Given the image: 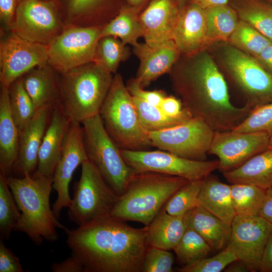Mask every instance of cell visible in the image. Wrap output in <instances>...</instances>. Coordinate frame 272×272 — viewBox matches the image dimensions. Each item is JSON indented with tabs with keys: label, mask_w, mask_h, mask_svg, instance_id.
I'll use <instances>...</instances> for the list:
<instances>
[{
	"label": "cell",
	"mask_w": 272,
	"mask_h": 272,
	"mask_svg": "<svg viewBox=\"0 0 272 272\" xmlns=\"http://www.w3.org/2000/svg\"><path fill=\"white\" fill-rule=\"evenodd\" d=\"M223 175L231 184H249L265 190L272 188V149L255 155Z\"/></svg>",
	"instance_id": "cell-27"
},
{
	"label": "cell",
	"mask_w": 272,
	"mask_h": 272,
	"mask_svg": "<svg viewBox=\"0 0 272 272\" xmlns=\"http://www.w3.org/2000/svg\"><path fill=\"white\" fill-rule=\"evenodd\" d=\"M104 0H69L68 25L83 26L84 21Z\"/></svg>",
	"instance_id": "cell-43"
},
{
	"label": "cell",
	"mask_w": 272,
	"mask_h": 272,
	"mask_svg": "<svg viewBox=\"0 0 272 272\" xmlns=\"http://www.w3.org/2000/svg\"><path fill=\"white\" fill-rule=\"evenodd\" d=\"M198 206L230 225L236 216L232 202L230 185L222 182L211 174L203 180Z\"/></svg>",
	"instance_id": "cell-26"
},
{
	"label": "cell",
	"mask_w": 272,
	"mask_h": 272,
	"mask_svg": "<svg viewBox=\"0 0 272 272\" xmlns=\"http://www.w3.org/2000/svg\"><path fill=\"white\" fill-rule=\"evenodd\" d=\"M271 42L257 29L239 20L227 42L255 57Z\"/></svg>",
	"instance_id": "cell-35"
},
{
	"label": "cell",
	"mask_w": 272,
	"mask_h": 272,
	"mask_svg": "<svg viewBox=\"0 0 272 272\" xmlns=\"http://www.w3.org/2000/svg\"><path fill=\"white\" fill-rule=\"evenodd\" d=\"M46 1H49V0H46Z\"/></svg>",
	"instance_id": "cell-58"
},
{
	"label": "cell",
	"mask_w": 272,
	"mask_h": 272,
	"mask_svg": "<svg viewBox=\"0 0 272 272\" xmlns=\"http://www.w3.org/2000/svg\"><path fill=\"white\" fill-rule=\"evenodd\" d=\"M10 32L0 43L1 85L8 88L32 69L48 64V45Z\"/></svg>",
	"instance_id": "cell-14"
},
{
	"label": "cell",
	"mask_w": 272,
	"mask_h": 272,
	"mask_svg": "<svg viewBox=\"0 0 272 272\" xmlns=\"http://www.w3.org/2000/svg\"><path fill=\"white\" fill-rule=\"evenodd\" d=\"M102 28L67 25L48 45V64L61 74L93 61Z\"/></svg>",
	"instance_id": "cell-11"
},
{
	"label": "cell",
	"mask_w": 272,
	"mask_h": 272,
	"mask_svg": "<svg viewBox=\"0 0 272 272\" xmlns=\"http://www.w3.org/2000/svg\"><path fill=\"white\" fill-rule=\"evenodd\" d=\"M81 123L89 160L115 193L121 196L135 172L123 159L121 149L107 132L99 114Z\"/></svg>",
	"instance_id": "cell-8"
},
{
	"label": "cell",
	"mask_w": 272,
	"mask_h": 272,
	"mask_svg": "<svg viewBox=\"0 0 272 272\" xmlns=\"http://www.w3.org/2000/svg\"><path fill=\"white\" fill-rule=\"evenodd\" d=\"M197 4L203 9L228 4V0H187V2Z\"/></svg>",
	"instance_id": "cell-52"
},
{
	"label": "cell",
	"mask_w": 272,
	"mask_h": 272,
	"mask_svg": "<svg viewBox=\"0 0 272 272\" xmlns=\"http://www.w3.org/2000/svg\"><path fill=\"white\" fill-rule=\"evenodd\" d=\"M176 3L179 9H182L187 4V0H174Z\"/></svg>",
	"instance_id": "cell-55"
},
{
	"label": "cell",
	"mask_w": 272,
	"mask_h": 272,
	"mask_svg": "<svg viewBox=\"0 0 272 272\" xmlns=\"http://www.w3.org/2000/svg\"><path fill=\"white\" fill-rule=\"evenodd\" d=\"M65 231L84 272H142L149 247L146 226L135 228L109 216Z\"/></svg>",
	"instance_id": "cell-2"
},
{
	"label": "cell",
	"mask_w": 272,
	"mask_h": 272,
	"mask_svg": "<svg viewBox=\"0 0 272 272\" xmlns=\"http://www.w3.org/2000/svg\"><path fill=\"white\" fill-rule=\"evenodd\" d=\"M225 79L241 95L245 104L252 109L272 102V75L253 57L228 42H219L207 48Z\"/></svg>",
	"instance_id": "cell-6"
},
{
	"label": "cell",
	"mask_w": 272,
	"mask_h": 272,
	"mask_svg": "<svg viewBox=\"0 0 272 272\" xmlns=\"http://www.w3.org/2000/svg\"><path fill=\"white\" fill-rule=\"evenodd\" d=\"M179 11L174 0H153L139 15L145 43L156 46L173 40Z\"/></svg>",
	"instance_id": "cell-20"
},
{
	"label": "cell",
	"mask_w": 272,
	"mask_h": 272,
	"mask_svg": "<svg viewBox=\"0 0 272 272\" xmlns=\"http://www.w3.org/2000/svg\"><path fill=\"white\" fill-rule=\"evenodd\" d=\"M126 164L135 173L151 172L184 178L189 181L203 180L218 169L219 160L186 159L163 150L121 149Z\"/></svg>",
	"instance_id": "cell-10"
},
{
	"label": "cell",
	"mask_w": 272,
	"mask_h": 272,
	"mask_svg": "<svg viewBox=\"0 0 272 272\" xmlns=\"http://www.w3.org/2000/svg\"><path fill=\"white\" fill-rule=\"evenodd\" d=\"M225 272H251L249 267L243 262L238 259L230 263L224 269Z\"/></svg>",
	"instance_id": "cell-53"
},
{
	"label": "cell",
	"mask_w": 272,
	"mask_h": 272,
	"mask_svg": "<svg viewBox=\"0 0 272 272\" xmlns=\"http://www.w3.org/2000/svg\"><path fill=\"white\" fill-rule=\"evenodd\" d=\"M232 250L228 246L211 257H205L178 269L180 272H220L230 263L238 260Z\"/></svg>",
	"instance_id": "cell-41"
},
{
	"label": "cell",
	"mask_w": 272,
	"mask_h": 272,
	"mask_svg": "<svg viewBox=\"0 0 272 272\" xmlns=\"http://www.w3.org/2000/svg\"><path fill=\"white\" fill-rule=\"evenodd\" d=\"M53 107L45 106L36 110L31 120L19 132V152L14 167L22 176L32 175L38 164L39 150L50 122Z\"/></svg>",
	"instance_id": "cell-19"
},
{
	"label": "cell",
	"mask_w": 272,
	"mask_h": 272,
	"mask_svg": "<svg viewBox=\"0 0 272 272\" xmlns=\"http://www.w3.org/2000/svg\"><path fill=\"white\" fill-rule=\"evenodd\" d=\"M99 114L107 132L121 149L146 150L151 146L120 75L113 77Z\"/></svg>",
	"instance_id": "cell-7"
},
{
	"label": "cell",
	"mask_w": 272,
	"mask_h": 272,
	"mask_svg": "<svg viewBox=\"0 0 272 272\" xmlns=\"http://www.w3.org/2000/svg\"><path fill=\"white\" fill-rule=\"evenodd\" d=\"M81 166L67 211L69 219L78 226L109 217L119 197L89 159Z\"/></svg>",
	"instance_id": "cell-9"
},
{
	"label": "cell",
	"mask_w": 272,
	"mask_h": 272,
	"mask_svg": "<svg viewBox=\"0 0 272 272\" xmlns=\"http://www.w3.org/2000/svg\"><path fill=\"white\" fill-rule=\"evenodd\" d=\"M230 186L232 202L236 215H258L267 190L245 183L231 184Z\"/></svg>",
	"instance_id": "cell-33"
},
{
	"label": "cell",
	"mask_w": 272,
	"mask_h": 272,
	"mask_svg": "<svg viewBox=\"0 0 272 272\" xmlns=\"http://www.w3.org/2000/svg\"><path fill=\"white\" fill-rule=\"evenodd\" d=\"M129 55V48L120 39L111 36H103L98 42L93 61L115 74L120 63Z\"/></svg>",
	"instance_id": "cell-34"
},
{
	"label": "cell",
	"mask_w": 272,
	"mask_h": 272,
	"mask_svg": "<svg viewBox=\"0 0 272 272\" xmlns=\"http://www.w3.org/2000/svg\"><path fill=\"white\" fill-rule=\"evenodd\" d=\"M174 262L169 250L149 246L144 259L142 272H171Z\"/></svg>",
	"instance_id": "cell-42"
},
{
	"label": "cell",
	"mask_w": 272,
	"mask_h": 272,
	"mask_svg": "<svg viewBox=\"0 0 272 272\" xmlns=\"http://www.w3.org/2000/svg\"><path fill=\"white\" fill-rule=\"evenodd\" d=\"M258 215L272 225V188L266 190V196Z\"/></svg>",
	"instance_id": "cell-51"
},
{
	"label": "cell",
	"mask_w": 272,
	"mask_h": 272,
	"mask_svg": "<svg viewBox=\"0 0 272 272\" xmlns=\"http://www.w3.org/2000/svg\"></svg>",
	"instance_id": "cell-59"
},
{
	"label": "cell",
	"mask_w": 272,
	"mask_h": 272,
	"mask_svg": "<svg viewBox=\"0 0 272 272\" xmlns=\"http://www.w3.org/2000/svg\"><path fill=\"white\" fill-rule=\"evenodd\" d=\"M184 218L187 226L199 234L212 250H222L226 247L231 225L198 206L188 212Z\"/></svg>",
	"instance_id": "cell-25"
},
{
	"label": "cell",
	"mask_w": 272,
	"mask_h": 272,
	"mask_svg": "<svg viewBox=\"0 0 272 272\" xmlns=\"http://www.w3.org/2000/svg\"><path fill=\"white\" fill-rule=\"evenodd\" d=\"M160 107L165 113L173 117L180 115L185 110L181 100L173 96H166Z\"/></svg>",
	"instance_id": "cell-47"
},
{
	"label": "cell",
	"mask_w": 272,
	"mask_h": 272,
	"mask_svg": "<svg viewBox=\"0 0 272 272\" xmlns=\"http://www.w3.org/2000/svg\"><path fill=\"white\" fill-rule=\"evenodd\" d=\"M227 244L251 272L258 271L261 256L272 233V225L259 215H236Z\"/></svg>",
	"instance_id": "cell-15"
},
{
	"label": "cell",
	"mask_w": 272,
	"mask_h": 272,
	"mask_svg": "<svg viewBox=\"0 0 272 272\" xmlns=\"http://www.w3.org/2000/svg\"><path fill=\"white\" fill-rule=\"evenodd\" d=\"M51 268L53 272H84L82 263L73 255L62 262L53 263Z\"/></svg>",
	"instance_id": "cell-48"
},
{
	"label": "cell",
	"mask_w": 272,
	"mask_h": 272,
	"mask_svg": "<svg viewBox=\"0 0 272 272\" xmlns=\"http://www.w3.org/2000/svg\"><path fill=\"white\" fill-rule=\"evenodd\" d=\"M112 74L94 61L60 74V103L71 122L98 114L111 86Z\"/></svg>",
	"instance_id": "cell-5"
},
{
	"label": "cell",
	"mask_w": 272,
	"mask_h": 272,
	"mask_svg": "<svg viewBox=\"0 0 272 272\" xmlns=\"http://www.w3.org/2000/svg\"><path fill=\"white\" fill-rule=\"evenodd\" d=\"M207 19L205 9L187 2L180 10L172 40L181 55H189L207 49Z\"/></svg>",
	"instance_id": "cell-18"
},
{
	"label": "cell",
	"mask_w": 272,
	"mask_h": 272,
	"mask_svg": "<svg viewBox=\"0 0 272 272\" xmlns=\"http://www.w3.org/2000/svg\"><path fill=\"white\" fill-rule=\"evenodd\" d=\"M272 4V0H266Z\"/></svg>",
	"instance_id": "cell-57"
},
{
	"label": "cell",
	"mask_w": 272,
	"mask_h": 272,
	"mask_svg": "<svg viewBox=\"0 0 272 272\" xmlns=\"http://www.w3.org/2000/svg\"><path fill=\"white\" fill-rule=\"evenodd\" d=\"M132 99L141 124L147 132L173 127L192 117L185 108L184 111L180 115L173 117L165 113L160 106L151 104L133 97Z\"/></svg>",
	"instance_id": "cell-32"
},
{
	"label": "cell",
	"mask_w": 272,
	"mask_h": 272,
	"mask_svg": "<svg viewBox=\"0 0 272 272\" xmlns=\"http://www.w3.org/2000/svg\"><path fill=\"white\" fill-rule=\"evenodd\" d=\"M133 52L140 60L136 81L143 88L159 77L170 73L181 56L173 40L156 46L138 43Z\"/></svg>",
	"instance_id": "cell-22"
},
{
	"label": "cell",
	"mask_w": 272,
	"mask_h": 272,
	"mask_svg": "<svg viewBox=\"0 0 272 272\" xmlns=\"http://www.w3.org/2000/svg\"><path fill=\"white\" fill-rule=\"evenodd\" d=\"M87 160L83 127L80 123L71 122L53 176L52 187L57 193V198L52 211L57 219L61 210L71 205L69 185L73 175L77 168Z\"/></svg>",
	"instance_id": "cell-17"
},
{
	"label": "cell",
	"mask_w": 272,
	"mask_h": 272,
	"mask_svg": "<svg viewBox=\"0 0 272 272\" xmlns=\"http://www.w3.org/2000/svg\"><path fill=\"white\" fill-rule=\"evenodd\" d=\"M146 227L149 246L167 250H173L187 227L184 216L170 215L163 208Z\"/></svg>",
	"instance_id": "cell-28"
},
{
	"label": "cell",
	"mask_w": 272,
	"mask_h": 272,
	"mask_svg": "<svg viewBox=\"0 0 272 272\" xmlns=\"http://www.w3.org/2000/svg\"><path fill=\"white\" fill-rule=\"evenodd\" d=\"M65 27L51 0H22L10 31L29 41L49 45Z\"/></svg>",
	"instance_id": "cell-13"
},
{
	"label": "cell",
	"mask_w": 272,
	"mask_h": 272,
	"mask_svg": "<svg viewBox=\"0 0 272 272\" xmlns=\"http://www.w3.org/2000/svg\"><path fill=\"white\" fill-rule=\"evenodd\" d=\"M71 121L60 103L53 108L51 119L41 144L35 177L52 178L59 159L65 136Z\"/></svg>",
	"instance_id": "cell-21"
},
{
	"label": "cell",
	"mask_w": 272,
	"mask_h": 272,
	"mask_svg": "<svg viewBox=\"0 0 272 272\" xmlns=\"http://www.w3.org/2000/svg\"><path fill=\"white\" fill-rule=\"evenodd\" d=\"M214 133L204 121L193 117L173 127L147 132L151 146L198 161L206 160Z\"/></svg>",
	"instance_id": "cell-12"
},
{
	"label": "cell",
	"mask_w": 272,
	"mask_h": 272,
	"mask_svg": "<svg viewBox=\"0 0 272 272\" xmlns=\"http://www.w3.org/2000/svg\"><path fill=\"white\" fill-rule=\"evenodd\" d=\"M254 58L272 75V42Z\"/></svg>",
	"instance_id": "cell-50"
},
{
	"label": "cell",
	"mask_w": 272,
	"mask_h": 272,
	"mask_svg": "<svg viewBox=\"0 0 272 272\" xmlns=\"http://www.w3.org/2000/svg\"><path fill=\"white\" fill-rule=\"evenodd\" d=\"M19 258L7 248L1 238L0 272H24Z\"/></svg>",
	"instance_id": "cell-45"
},
{
	"label": "cell",
	"mask_w": 272,
	"mask_h": 272,
	"mask_svg": "<svg viewBox=\"0 0 272 272\" xmlns=\"http://www.w3.org/2000/svg\"><path fill=\"white\" fill-rule=\"evenodd\" d=\"M181 56L169 73L183 107L215 131L233 130L252 109L231 102L226 80L207 49Z\"/></svg>",
	"instance_id": "cell-1"
},
{
	"label": "cell",
	"mask_w": 272,
	"mask_h": 272,
	"mask_svg": "<svg viewBox=\"0 0 272 272\" xmlns=\"http://www.w3.org/2000/svg\"><path fill=\"white\" fill-rule=\"evenodd\" d=\"M239 20L272 41V4L266 0H228Z\"/></svg>",
	"instance_id": "cell-29"
},
{
	"label": "cell",
	"mask_w": 272,
	"mask_h": 272,
	"mask_svg": "<svg viewBox=\"0 0 272 272\" xmlns=\"http://www.w3.org/2000/svg\"><path fill=\"white\" fill-rule=\"evenodd\" d=\"M126 86L132 97L155 106H160L163 100L167 96L163 91L145 90L135 79L129 80Z\"/></svg>",
	"instance_id": "cell-44"
},
{
	"label": "cell",
	"mask_w": 272,
	"mask_h": 272,
	"mask_svg": "<svg viewBox=\"0 0 272 272\" xmlns=\"http://www.w3.org/2000/svg\"><path fill=\"white\" fill-rule=\"evenodd\" d=\"M258 271L260 272H272V233L264 249Z\"/></svg>",
	"instance_id": "cell-49"
},
{
	"label": "cell",
	"mask_w": 272,
	"mask_h": 272,
	"mask_svg": "<svg viewBox=\"0 0 272 272\" xmlns=\"http://www.w3.org/2000/svg\"><path fill=\"white\" fill-rule=\"evenodd\" d=\"M128 3L132 6L136 7L141 5L145 0H127Z\"/></svg>",
	"instance_id": "cell-54"
},
{
	"label": "cell",
	"mask_w": 272,
	"mask_h": 272,
	"mask_svg": "<svg viewBox=\"0 0 272 272\" xmlns=\"http://www.w3.org/2000/svg\"><path fill=\"white\" fill-rule=\"evenodd\" d=\"M189 180L155 172L135 173L110 217L149 226L168 199Z\"/></svg>",
	"instance_id": "cell-4"
},
{
	"label": "cell",
	"mask_w": 272,
	"mask_h": 272,
	"mask_svg": "<svg viewBox=\"0 0 272 272\" xmlns=\"http://www.w3.org/2000/svg\"><path fill=\"white\" fill-rule=\"evenodd\" d=\"M269 140L267 134L261 132L215 131L208 154L218 157V169L224 173L267 150Z\"/></svg>",
	"instance_id": "cell-16"
},
{
	"label": "cell",
	"mask_w": 272,
	"mask_h": 272,
	"mask_svg": "<svg viewBox=\"0 0 272 272\" xmlns=\"http://www.w3.org/2000/svg\"><path fill=\"white\" fill-rule=\"evenodd\" d=\"M139 15L134 7L121 10L115 18L102 27L101 37L111 36L118 38L126 45L136 46L139 38L143 36Z\"/></svg>",
	"instance_id": "cell-31"
},
{
	"label": "cell",
	"mask_w": 272,
	"mask_h": 272,
	"mask_svg": "<svg viewBox=\"0 0 272 272\" xmlns=\"http://www.w3.org/2000/svg\"><path fill=\"white\" fill-rule=\"evenodd\" d=\"M7 180L21 213L15 231L25 233L37 245L43 240L56 241V229L65 231L67 228L59 222L50 208L53 178L25 174L21 178L10 175Z\"/></svg>",
	"instance_id": "cell-3"
},
{
	"label": "cell",
	"mask_w": 272,
	"mask_h": 272,
	"mask_svg": "<svg viewBox=\"0 0 272 272\" xmlns=\"http://www.w3.org/2000/svg\"><path fill=\"white\" fill-rule=\"evenodd\" d=\"M173 250L184 266L207 257L212 249L199 234L187 227Z\"/></svg>",
	"instance_id": "cell-37"
},
{
	"label": "cell",
	"mask_w": 272,
	"mask_h": 272,
	"mask_svg": "<svg viewBox=\"0 0 272 272\" xmlns=\"http://www.w3.org/2000/svg\"><path fill=\"white\" fill-rule=\"evenodd\" d=\"M49 64L37 66L21 77L35 110L60 103V75Z\"/></svg>",
	"instance_id": "cell-23"
},
{
	"label": "cell",
	"mask_w": 272,
	"mask_h": 272,
	"mask_svg": "<svg viewBox=\"0 0 272 272\" xmlns=\"http://www.w3.org/2000/svg\"><path fill=\"white\" fill-rule=\"evenodd\" d=\"M8 92L10 109L20 132L32 118L36 110L24 86L21 78L10 85Z\"/></svg>",
	"instance_id": "cell-36"
},
{
	"label": "cell",
	"mask_w": 272,
	"mask_h": 272,
	"mask_svg": "<svg viewBox=\"0 0 272 272\" xmlns=\"http://www.w3.org/2000/svg\"><path fill=\"white\" fill-rule=\"evenodd\" d=\"M233 131L261 132L272 137V102L252 109L248 115Z\"/></svg>",
	"instance_id": "cell-40"
},
{
	"label": "cell",
	"mask_w": 272,
	"mask_h": 272,
	"mask_svg": "<svg viewBox=\"0 0 272 272\" xmlns=\"http://www.w3.org/2000/svg\"><path fill=\"white\" fill-rule=\"evenodd\" d=\"M19 131L10 109L8 88L1 86L0 93V172L10 176L17 159Z\"/></svg>",
	"instance_id": "cell-24"
},
{
	"label": "cell",
	"mask_w": 272,
	"mask_h": 272,
	"mask_svg": "<svg viewBox=\"0 0 272 272\" xmlns=\"http://www.w3.org/2000/svg\"><path fill=\"white\" fill-rule=\"evenodd\" d=\"M207 19V48L219 42H227L239 19L228 4L205 9Z\"/></svg>",
	"instance_id": "cell-30"
},
{
	"label": "cell",
	"mask_w": 272,
	"mask_h": 272,
	"mask_svg": "<svg viewBox=\"0 0 272 272\" xmlns=\"http://www.w3.org/2000/svg\"><path fill=\"white\" fill-rule=\"evenodd\" d=\"M20 211L8 185L7 177L0 172V234L8 239L15 230L20 217Z\"/></svg>",
	"instance_id": "cell-38"
},
{
	"label": "cell",
	"mask_w": 272,
	"mask_h": 272,
	"mask_svg": "<svg viewBox=\"0 0 272 272\" xmlns=\"http://www.w3.org/2000/svg\"><path fill=\"white\" fill-rule=\"evenodd\" d=\"M268 149H272V137L270 138Z\"/></svg>",
	"instance_id": "cell-56"
},
{
	"label": "cell",
	"mask_w": 272,
	"mask_h": 272,
	"mask_svg": "<svg viewBox=\"0 0 272 272\" xmlns=\"http://www.w3.org/2000/svg\"><path fill=\"white\" fill-rule=\"evenodd\" d=\"M18 4L17 0H0L1 22L7 30H11Z\"/></svg>",
	"instance_id": "cell-46"
},
{
	"label": "cell",
	"mask_w": 272,
	"mask_h": 272,
	"mask_svg": "<svg viewBox=\"0 0 272 272\" xmlns=\"http://www.w3.org/2000/svg\"><path fill=\"white\" fill-rule=\"evenodd\" d=\"M203 180L188 181L168 199L163 207V210L171 215L183 216L198 206Z\"/></svg>",
	"instance_id": "cell-39"
}]
</instances>
